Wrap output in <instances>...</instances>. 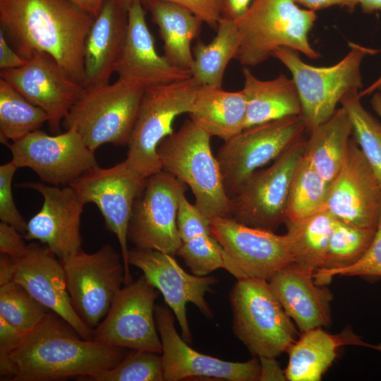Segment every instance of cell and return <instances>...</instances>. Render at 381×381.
Segmentation results:
<instances>
[{
    "label": "cell",
    "mask_w": 381,
    "mask_h": 381,
    "mask_svg": "<svg viewBox=\"0 0 381 381\" xmlns=\"http://www.w3.org/2000/svg\"><path fill=\"white\" fill-rule=\"evenodd\" d=\"M336 219L363 229H376L381 216V182L355 140L346 160L330 183L324 207Z\"/></svg>",
    "instance_id": "obj_17"
},
{
    "label": "cell",
    "mask_w": 381,
    "mask_h": 381,
    "mask_svg": "<svg viewBox=\"0 0 381 381\" xmlns=\"http://www.w3.org/2000/svg\"><path fill=\"white\" fill-rule=\"evenodd\" d=\"M159 28L164 42V55L174 66L191 70V42L201 31L202 21L187 9L171 2H143Z\"/></svg>",
    "instance_id": "obj_29"
},
{
    "label": "cell",
    "mask_w": 381,
    "mask_h": 381,
    "mask_svg": "<svg viewBox=\"0 0 381 381\" xmlns=\"http://www.w3.org/2000/svg\"><path fill=\"white\" fill-rule=\"evenodd\" d=\"M210 231L223 250V268L236 279L269 280L284 266L292 263L286 234L250 226L231 217L210 220Z\"/></svg>",
    "instance_id": "obj_12"
},
{
    "label": "cell",
    "mask_w": 381,
    "mask_h": 381,
    "mask_svg": "<svg viewBox=\"0 0 381 381\" xmlns=\"http://www.w3.org/2000/svg\"><path fill=\"white\" fill-rule=\"evenodd\" d=\"M377 90L381 92V85L378 87Z\"/></svg>",
    "instance_id": "obj_57"
},
{
    "label": "cell",
    "mask_w": 381,
    "mask_h": 381,
    "mask_svg": "<svg viewBox=\"0 0 381 381\" xmlns=\"http://www.w3.org/2000/svg\"><path fill=\"white\" fill-rule=\"evenodd\" d=\"M337 275L381 277V216L371 243L358 260L344 267L319 270L313 276L317 284L326 286Z\"/></svg>",
    "instance_id": "obj_40"
},
{
    "label": "cell",
    "mask_w": 381,
    "mask_h": 381,
    "mask_svg": "<svg viewBox=\"0 0 381 381\" xmlns=\"http://www.w3.org/2000/svg\"><path fill=\"white\" fill-rule=\"evenodd\" d=\"M304 147L302 138L269 167L251 174L230 198L229 217L272 231L284 223L291 180Z\"/></svg>",
    "instance_id": "obj_11"
},
{
    "label": "cell",
    "mask_w": 381,
    "mask_h": 381,
    "mask_svg": "<svg viewBox=\"0 0 381 381\" xmlns=\"http://www.w3.org/2000/svg\"><path fill=\"white\" fill-rule=\"evenodd\" d=\"M176 255L198 276H207L218 268H223L222 248L211 234L198 235L182 242Z\"/></svg>",
    "instance_id": "obj_39"
},
{
    "label": "cell",
    "mask_w": 381,
    "mask_h": 381,
    "mask_svg": "<svg viewBox=\"0 0 381 381\" xmlns=\"http://www.w3.org/2000/svg\"><path fill=\"white\" fill-rule=\"evenodd\" d=\"M24 236L13 226L1 222L0 224V252L15 258L22 255L28 246L24 241Z\"/></svg>",
    "instance_id": "obj_44"
},
{
    "label": "cell",
    "mask_w": 381,
    "mask_h": 381,
    "mask_svg": "<svg viewBox=\"0 0 381 381\" xmlns=\"http://www.w3.org/2000/svg\"><path fill=\"white\" fill-rule=\"evenodd\" d=\"M253 0H224L222 18L236 20L248 10Z\"/></svg>",
    "instance_id": "obj_48"
},
{
    "label": "cell",
    "mask_w": 381,
    "mask_h": 381,
    "mask_svg": "<svg viewBox=\"0 0 381 381\" xmlns=\"http://www.w3.org/2000/svg\"><path fill=\"white\" fill-rule=\"evenodd\" d=\"M229 298L234 333L254 356L276 358L296 341L297 329L267 280L237 279Z\"/></svg>",
    "instance_id": "obj_7"
},
{
    "label": "cell",
    "mask_w": 381,
    "mask_h": 381,
    "mask_svg": "<svg viewBox=\"0 0 381 381\" xmlns=\"http://www.w3.org/2000/svg\"><path fill=\"white\" fill-rule=\"evenodd\" d=\"M27 60L20 56L11 47L4 33L0 30V69L7 70L23 66Z\"/></svg>",
    "instance_id": "obj_46"
},
{
    "label": "cell",
    "mask_w": 381,
    "mask_h": 381,
    "mask_svg": "<svg viewBox=\"0 0 381 381\" xmlns=\"http://www.w3.org/2000/svg\"><path fill=\"white\" fill-rule=\"evenodd\" d=\"M155 317L162 346L164 380L195 377L229 381L260 380L261 367L257 357L246 362H231L201 353L179 335L172 313L167 308L156 306Z\"/></svg>",
    "instance_id": "obj_18"
},
{
    "label": "cell",
    "mask_w": 381,
    "mask_h": 381,
    "mask_svg": "<svg viewBox=\"0 0 381 381\" xmlns=\"http://www.w3.org/2000/svg\"><path fill=\"white\" fill-rule=\"evenodd\" d=\"M128 17L126 38L115 68L119 78L146 88L191 78L190 71L174 66L157 53L140 0L131 4Z\"/></svg>",
    "instance_id": "obj_23"
},
{
    "label": "cell",
    "mask_w": 381,
    "mask_h": 381,
    "mask_svg": "<svg viewBox=\"0 0 381 381\" xmlns=\"http://www.w3.org/2000/svg\"><path fill=\"white\" fill-rule=\"evenodd\" d=\"M370 348L373 349L375 350H377V351H381V343H380L378 344H371Z\"/></svg>",
    "instance_id": "obj_56"
},
{
    "label": "cell",
    "mask_w": 381,
    "mask_h": 381,
    "mask_svg": "<svg viewBox=\"0 0 381 381\" xmlns=\"http://www.w3.org/2000/svg\"><path fill=\"white\" fill-rule=\"evenodd\" d=\"M94 18L67 0H0L1 30L28 60L35 53L52 56L83 86L84 49Z\"/></svg>",
    "instance_id": "obj_2"
},
{
    "label": "cell",
    "mask_w": 381,
    "mask_h": 381,
    "mask_svg": "<svg viewBox=\"0 0 381 381\" xmlns=\"http://www.w3.org/2000/svg\"><path fill=\"white\" fill-rule=\"evenodd\" d=\"M359 4L365 13H372L381 10V0H353Z\"/></svg>",
    "instance_id": "obj_52"
},
{
    "label": "cell",
    "mask_w": 381,
    "mask_h": 381,
    "mask_svg": "<svg viewBox=\"0 0 381 381\" xmlns=\"http://www.w3.org/2000/svg\"><path fill=\"white\" fill-rule=\"evenodd\" d=\"M47 113L0 78V140L7 145L48 122Z\"/></svg>",
    "instance_id": "obj_33"
},
{
    "label": "cell",
    "mask_w": 381,
    "mask_h": 381,
    "mask_svg": "<svg viewBox=\"0 0 381 381\" xmlns=\"http://www.w3.org/2000/svg\"><path fill=\"white\" fill-rule=\"evenodd\" d=\"M142 2L163 1L177 4L197 16L213 29L222 18L224 0H140Z\"/></svg>",
    "instance_id": "obj_43"
},
{
    "label": "cell",
    "mask_w": 381,
    "mask_h": 381,
    "mask_svg": "<svg viewBox=\"0 0 381 381\" xmlns=\"http://www.w3.org/2000/svg\"><path fill=\"white\" fill-rule=\"evenodd\" d=\"M305 140L304 155L317 172L331 183L347 157L352 123L347 111L337 109L325 122L310 130Z\"/></svg>",
    "instance_id": "obj_30"
},
{
    "label": "cell",
    "mask_w": 381,
    "mask_h": 381,
    "mask_svg": "<svg viewBox=\"0 0 381 381\" xmlns=\"http://www.w3.org/2000/svg\"><path fill=\"white\" fill-rule=\"evenodd\" d=\"M200 86L191 77L145 89L124 159L138 174L148 178L162 170L157 147L174 132L175 119L189 113Z\"/></svg>",
    "instance_id": "obj_8"
},
{
    "label": "cell",
    "mask_w": 381,
    "mask_h": 381,
    "mask_svg": "<svg viewBox=\"0 0 381 381\" xmlns=\"http://www.w3.org/2000/svg\"><path fill=\"white\" fill-rule=\"evenodd\" d=\"M211 137L190 119L157 147L162 169L190 187L195 205L210 220L229 217L231 210V198L211 150Z\"/></svg>",
    "instance_id": "obj_3"
},
{
    "label": "cell",
    "mask_w": 381,
    "mask_h": 381,
    "mask_svg": "<svg viewBox=\"0 0 381 381\" xmlns=\"http://www.w3.org/2000/svg\"><path fill=\"white\" fill-rule=\"evenodd\" d=\"M177 227L181 241H186L198 235L211 234L210 219L194 204L187 200L185 193L180 198L177 211Z\"/></svg>",
    "instance_id": "obj_42"
},
{
    "label": "cell",
    "mask_w": 381,
    "mask_h": 381,
    "mask_svg": "<svg viewBox=\"0 0 381 381\" xmlns=\"http://www.w3.org/2000/svg\"><path fill=\"white\" fill-rule=\"evenodd\" d=\"M317 16L294 0H253L236 23L240 44L235 56L243 66H255L279 47H289L310 59L320 54L310 45L308 34Z\"/></svg>",
    "instance_id": "obj_4"
},
{
    "label": "cell",
    "mask_w": 381,
    "mask_h": 381,
    "mask_svg": "<svg viewBox=\"0 0 381 381\" xmlns=\"http://www.w3.org/2000/svg\"><path fill=\"white\" fill-rule=\"evenodd\" d=\"M128 24V9L119 0H105L86 37L83 87L109 83L124 46Z\"/></svg>",
    "instance_id": "obj_25"
},
{
    "label": "cell",
    "mask_w": 381,
    "mask_h": 381,
    "mask_svg": "<svg viewBox=\"0 0 381 381\" xmlns=\"http://www.w3.org/2000/svg\"><path fill=\"white\" fill-rule=\"evenodd\" d=\"M25 334L0 316V362L8 359Z\"/></svg>",
    "instance_id": "obj_45"
},
{
    "label": "cell",
    "mask_w": 381,
    "mask_h": 381,
    "mask_svg": "<svg viewBox=\"0 0 381 381\" xmlns=\"http://www.w3.org/2000/svg\"><path fill=\"white\" fill-rule=\"evenodd\" d=\"M381 85V75L369 87L363 90L359 93L360 97L368 95L373 94L377 90L378 87Z\"/></svg>",
    "instance_id": "obj_54"
},
{
    "label": "cell",
    "mask_w": 381,
    "mask_h": 381,
    "mask_svg": "<svg viewBox=\"0 0 381 381\" xmlns=\"http://www.w3.org/2000/svg\"><path fill=\"white\" fill-rule=\"evenodd\" d=\"M121 257L107 244L96 252L87 253L81 249L60 260L72 306L92 329L105 318L125 283Z\"/></svg>",
    "instance_id": "obj_10"
},
{
    "label": "cell",
    "mask_w": 381,
    "mask_h": 381,
    "mask_svg": "<svg viewBox=\"0 0 381 381\" xmlns=\"http://www.w3.org/2000/svg\"><path fill=\"white\" fill-rule=\"evenodd\" d=\"M13 260L6 255H0V285L13 281Z\"/></svg>",
    "instance_id": "obj_51"
},
{
    "label": "cell",
    "mask_w": 381,
    "mask_h": 381,
    "mask_svg": "<svg viewBox=\"0 0 381 381\" xmlns=\"http://www.w3.org/2000/svg\"><path fill=\"white\" fill-rule=\"evenodd\" d=\"M18 169L11 160L0 166V219L25 234L28 222L18 211L12 193V181Z\"/></svg>",
    "instance_id": "obj_41"
},
{
    "label": "cell",
    "mask_w": 381,
    "mask_h": 381,
    "mask_svg": "<svg viewBox=\"0 0 381 381\" xmlns=\"http://www.w3.org/2000/svg\"><path fill=\"white\" fill-rule=\"evenodd\" d=\"M329 184L303 152L291 180L285 222L298 221L324 210Z\"/></svg>",
    "instance_id": "obj_34"
},
{
    "label": "cell",
    "mask_w": 381,
    "mask_h": 381,
    "mask_svg": "<svg viewBox=\"0 0 381 381\" xmlns=\"http://www.w3.org/2000/svg\"><path fill=\"white\" fill-rule=\"evenodd\" d=\"M313 275L290 263L268 280L272 292L301 332L331 322L332 294L325 286L317 284Z\"/></svg>",
    "instance_id": "obj_24"
},
{
    "label": "cell",
    "mask_w": 381,
    "mask_h": 381,
    "mask_svg": "<svg viewBox=\"0 0 381 381\" xmlns=\"http://www.w3.org/2000/svg\"><path fill=\"white\" fill-rule=\"evenodd\" d=\"M7 146L18 168L32 169L49 185L68 186L98 167L95 151L73 128L54 135L37 129Z\"/></svg>",
    "instance_id": "obj_15"
},
{
    "label": "cell",
    "mask_w": 381,
    "mask_h": 381,
    "mask_svg": "<svg viewBox=\"0 0 381 381\" xmlns=\"http://www.w3.org/2000/svg\"><path fill=\"white\" fill-rule=\"evenodd\" d=\"M20 186L34 189L43 198L40 210L27 223L25 239L40 241L59 260L81 250L80 226L84 204L74 189L40 182Z\"/></svg>",
    "instance_id": "obj_22"
},
{
    "label": "cell",
    "mask_w": 381,
    "mask_h": 381,
    "mask_svg": "<svg viewBox=\"0 0 381 381\" xmlns=\"http://www.w3.org/2000/svg\"><path fill=\"white\" fill-rule=\"evenodd\" d=\"M340 104L352 123V134L381 182V123L362 105L358 90L346 93Z\"/></svg>",
    "instance_id": "obj_35"
},
{
    "label": "cell",
    "mask_w": 381,
    "mask_h": 381,
    "mask_svg": "<svg viewBox=\"0 0 381 381\" xmlns=\"http://www.w3.org/2000/svg\"><path fill=\"white\" fill-rule=\"evenodd\" d=\"M145 87L120 78L113 83L83 87L64 119L93 151L104 144H128Z\"/></svg>",
    "instance_id": "obj_5"
},
{
    "label": "cell",
    "mask_w": 381,
    "mask_h": 381,
    "mask_svg": "<svg viewBox=\"0 0 381 381\" xmlns=\"http://www.w3.org/2000/svg\"><path fill=\"white\" fill-rule=\"evenodd\" d=\"M375 231L335 219L323 266L320 270L337 269L356 262L367 250Z\"/></svg>",
    "instance_id": "obj_36"
},
{
    "label": "cell",
    "mask_w": 381,
    "mask_h": 381,
    "mask_svg": "<svg viewBox=\"0 0 381 381\" xmlns=\"http://www.w3.org/2000/svg\"><path fill=\"white\" fill-rule=\"evenodd\" d=\"M146 179L123 160L109 168H93L68 185L84 205H96L106 226L117 238L124 265L125 284L133 281L127 245L129 222L134 202Z\"/></svg>",
    "instance_id": "obj_13"
},
{
    "label": "cell",
    "mask_w": 381,
    "mask_h": 381,
    "mask_svg": "<svg viewBox=\"0 0 381 381\" xmlns=\"http://www.w3.org/2000/svg\"><path fill=\"white\" fill-rule=\"evenodd\" d=\"M119 1L124 7L128 9L129 6L133 2L134 0H119Z\"/></svg>",
    "instance_id": "obj_55"
},
{
    "label": "cell",
    "mask_w": 381,
    "mask_h": 381,
    "mask_svg": "<svg viewBox=\"0 0 381 381\" xmlns=\"http://www.w3.org/2000/svg\"><path fill=\"white\" fill-rule=\"evenodd\" d=\"M126 353L123 348L82 338L62 318L48 312L8 359L0 362L1 380H80L114 368Z\"/></svg>",
    "instance_id": "obj_1"
},
{
    "label": "cell",
    "mask_w": 381,
    "mask_h": 381,
    "mask_svg": "<svg viewBox=\"0 0 381 381\" xmlns=\"http://www.w3.org/2000/svg\"><path fill=\"white\" fill-rule=\"evenodd\" d=\"M186 189L184 183L164 170L147 178L133 205L128 239L138 248L176 255L182 243L177 211Z\"/></svg>",
    "instance_id": "obj_14"
},
{
    "label": "cell",
    "mask_w": 381,
    "mask_h": 381,
    "mask_svg": "<svg viewBox=\"0 0 381 381\" xmlns=\"http://www.w3.org/2000/svg\"><path fill=\"white\" fill-rule=\"evenodd\" d=\"M76 7L87 13L94 18H96L105 0H67Z\"/></svg>",
    "instance_id": "obj_50"
},
{
    "label": "cell",
    "mask_w": 381,
    "mask_h": 381,
    "mask_svg": "<svg viewBox=\"0 0 381 381\" xmlns=\"http://www.w3.org/2000/svg\"><path fill=\"white\" fill-rule=\"evenodd\" d=\"M12 258V280L67 322L82 338L93 339L94 330L72 306L61 260L45 245L31 243L20 257Z\"/></svg>",
    "instance_id": "obj_21"
},
{
    "label": "cell",
    "mask_w": 381,
    "mask_h": 381,
    "mask_svg": "<svg viewBox=\"0 0 381 381\" xmlns=\"http://www.w3.org/2000/svg\"><path fill=\"white\" fill-rule=\"evenodd\" d=\"M261 371L260 380H285L284 373H282L275 361V358L260 357Z\"/></svg>",
    "instance_id": "obj_47"
},
{
    "label": "cell",
    "mask_w": 381,
    "mask_h": 381,
    "mask_svg": "<svg viewBox=\"0 0 381 381\" xmlns=\"http://www.w3.org/2000/svg\"><path fill=\"white\" fill-rule=\"evenodd\" d=\"M350 51L337 64L317 67L304 62L299 53L289 47L275 49L272 56L291 72L301 100L303 117L308 131L327 121L349 92L363 87L361 66L364 57L377 52L349 42Z\"/></svg>",
    "instance_id": "obj_6"
},
{
    "label": "cell",
    "mask_w": 381,
    "mask_h": 381,
    "mask_svg": "<svg viewBox=\"0 0 381 381\" xmlns=\"http://www.w3.org/2000/svg\"><path fill=\"white\" fill-rule=\"evenodd\" d=\"M128 262L141 270L147 280L162 293L179 322L183 339L190 343L192 337L186 304L193 303L205 316L212 318L205 294L217 282V279L189 274L178 264L174 255L152 249L135 247L130 250Z\"/></svg>",
    "instance_id": "obj_19"
},
{
    "label": "cell",
    "mask_w": 381,
    "mask_h": 381,
    "mask_svg": "<svg viewBox=\"0 0 381 381\" xmlns=\"http://www.w3.org/2000/svg\"><path fill=\"white\" fill-rule=\"evenodd\" d=\"M157 289L142 275L121 288L93 339L111 346L162 353L157 331L155 302Z\"/></svg>",
    "instance_id": "obj_16"
},
{
    "label": "cell",
    "mask_w": 381,
    "mask_h": 381,
    "mask_svg": "<svg viewBox=\"0 0 381 381\" xmlns=\"http://www.w3.org/2000/svg\"><path fill=\"white\" fill-rule=\"evenodd\" d=\"M358 345L370 348L351 329L331 334L322 327L302 332V335L287 350L289 358L284 371L290 381H319L329 368L343 345Z\"/></svg>",
    "instance_id": "obj_26"
},
{
    "label": "cell",
    "mask_w": 381,
    "mask_h": 381,
    "mask_svg": "<svg viewBox=\"0 0 381 381\" xmlns=\"http://www.w3.org/2000/svg\"><path fill=\"white\" fill-rule=\"evenodd\" d=\"M247 104L243 92L200 85L188 113L211 136L226 141L244 129Z\"/></svg>",
    "instance_id": "obj_28"
},
{
    "label": "cell",
    "mask_w": 381,
    "mask_h": 381,
    "mask_svg": "<svg viewBox=\"0 0 381 381\" xmlns=\"http://www.w3.org/2000/svg\"><path fill=\"white\" fill-rule=\"evenodd\" d=\"M247 109L244 129L255 125L292 116H301L299 95L292 78L281 73L263 80L243 68Z\"/></svg>",
    "instance_id": "obj_27"
},
{
    "label": "cell",
    "mask_w": 381,
    "mask_h": 381,
    "mask_svg": "<svg viewBox=\"0 0 381 381\" xmlns=\"http://www.w3.org/2000/svg\"><path fill=\"white\" fill-rule=\"evenodd\" d=\"M297 4L304 6L306 9L315 11L330 7L332 6H345L353 9L356 5L353 0H294Z\"/></svg>",
    "instance_id": "obj_49"
},
{
    "label": "cell",
    "mask_w": 381,
    "mask_h": 381,
    "mask_svg": "<svg viewBox=\"0 0 381 381\" xmlns=\"http://www.w3.org/2000/svg\"><path fill=\"white\" fill-rule=\"evenodd\" d=\"M370 104L376 114L381 117V92H373L370 99Z\"/></svg>",
    "instance_id": "obj_53"
},
{
    "label": "cell",
    "mask_w": 381,
    "mask_h": 381,
    "mask_svg": "<svg viewBox=\"0 0 381 381\" xmlns=\"http://www.w3.org/2000/svg\"><path fill=\"white\" fill-rule=\"evenodd\" d=\"M239 44L236 22L222 18L214 38L208 44L198 42L193 49L192 78L200 85L222 87L226 68L235 58Z\"/></svg>",
    "instance_id": "obj_32"
},
{
    "label": "cell",
    "mask_w": 381,
    "mask_h": 381,
    "mask_svg": "<svg viewBox=\"0 0 381 381\" xmlns=\"http://www.w3.org/2000/svg\"><path fill=\"white\" fill-rule=\"evenodd\" d=\"M47 310L16 282L0 285V316L23 332L35 328Z\"/></svg>",
    "instance_id": "obj_37"
},
{
    "label": "cell",
    "mask_w": 381,
    "mask_h": 381,
    "mask_svg": "<svg viewBox=\"0 0 381 381\" xmlns=\"http://www.w3.org/2000/svg\"><path fill=\"white\" fill-rule=\"evenodd\" d=\"M80 380L163 381L162 356L155 352L131 349L114 368Z\"/></svg>",
    "instance_id": "obj_38"
},
{
    "label": "cell",
    "mask_w": 381,
    "mask_h": 381,
    "mask_svg": "<svg viewBox=\"0 0 381 381\" xmlns=\"http://www.w3.org/2000/svg\"><path fill=\"white\" fill-rule=\"evenodd\" d=\"M306 129L301 116H292L246 128L224 141L216 157L229 196L255 171L302 138Z\"/></svg>",
    "instance_id": "obj_9"
},
{
    "label": "cell",
    "mask_w": 381,
    "mask_h": 381,
    "mask_svg": "<svg viewBox=\"0 0 381 381\" xmlns=\"http://www.w3.org/2000/svg\"><path fill=\"white\" fill-rule=\"evenodd\" d=\"M335 219L324 210L284 223L293 264L313 274L322 267Z\"/></svg>",
    "instance_id": "obj_31"
},
{
    "label": "cell",
    "mask_w": 381,
    "mask_h": 381,
    "mask_svg": "<svg viewBox=\"0 0 381 381\" xmlns=\"http://www.w3.org/2000/svg\"><path fill=\"white\" fill-rule=\"evenodd\" d=\"M0 78L47 113L54 133L60 132L61 122L83 90L44 53L34 54L21 67L1 70Z\"/></svg>",
    "instance_id": "obj_20"
}]
</instances>
